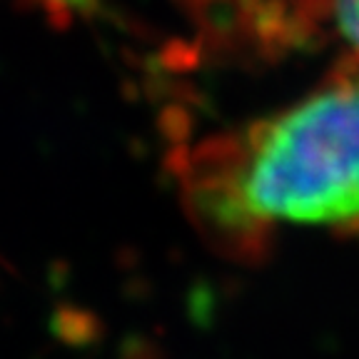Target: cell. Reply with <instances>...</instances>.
<instances>
[{"label": "cell", "mask_w": 359, "mask_h": 359, "mask_svg": "<svg viewBox=\"0 0 359 359\" xmlns=\"http://www.w3.org/2000/svg\"><path fill=\"white\" fill-rule=\"evenodd\" d=\"M334 11L342 38L359 53V0H334Z\"/></svg>", "instance_id": "2"}, {"label": "cell", "mask_w": 359, "mask_h": 359, "mask_svg": "<svg viewBox=\"0 0 359 359\" xmlns=\"http://www.w3.org/2000/svg\"><path fill=\"white\" fill-rule=\"evenodd\" d=\"M62 3H70V6H78V8L90 6V0H62Z\"/></svg>", "instance_id": "3"}, {"label": "cell", "mask_w": 359, "mask_h": 359, "mask_svg": "<svg viewBox=\"0 0 359 359\" xmlns=\"http://www.w3.org/2000/svg\"><path fill=\"white\" fill-rule=\"evenodd\" d=\"M187 205L230 255L257 250L269 224L359 227V78L292 105L222 163L197 165Z\"/></svg>", "instance_id": "1"}]
</instances>
